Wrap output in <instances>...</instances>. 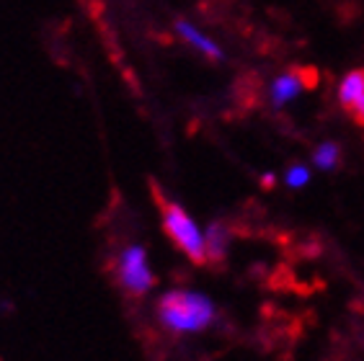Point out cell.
<instances>
[{
  "label": "cell",
  "instance_id": "7",
  "mask_svg": "<svg viewBox=\"0 0 364 361\" xmlns=\"http://www.w3.org/2000/svg\"><path fill=\"white\" fill-rule=\"evenodd\" d=\"M338 163H341V147L336 142H321V145L313 150V166L318 171H336Z\"/></svg>",
  "mask_w": 364,
  "mask_h": 361
},
{
  "label": "cell",
  "instance_id": "3",
  "mask_svg": "<svg viewBox=\"0 0 364 361\" xmlns=\"http://www.w3.org/2000/svg\"><path fill=\"white\" fill-rule=\"evenodd\" d=\"M117 281L129 297H145L155 286V274L147 264V250L142 245H127L117 256Z\"/></svg>",
  "mask_w": 364,
  "mask_h": 361
},
{
  "label": "cell",
  "instance_id": "4",
  "mask_svg": "<svg viewBox=\"0 0 364 361\" xmlns=\"http://www.w3.org/2000/svg\"><path fill=\"white\" fill-rule=\"evenodd\" d=\"M176 31H178V34H181V39H186V44H189V47H194L199 55L210 57V60H215V63H223V60H225V52L218 47V42H212L210 36L202 34L194 23L178 18V21H176Z\"/></svg>",
  "mask_w": 364,
  "mask_h": 361
},
{
  "label": "cell",
  "instance_id": "5",
  "mask_svg": "<svg viewBox=\"0 0 364 361\" xmlns=\"http://www.w3.org/2000/svg\"><path fill=\"white\" fill-rule=\"evenodd\" d=\"M308 88V80L302 77V72H284V75L274 77L272 85H269V96H272V104L279 109V106L289 104L292 98H297L302 90Z\"/></svg>",
  "mask_w": 364,
  "mask_h": 361
},
{
  "label": "cell",
  "instance_id": "9",
  "mask_svg": "<svg viewBox=\"0 0 364 361\" xmlns=\"http://www.w3.org/2000/svg\"><path fill=\"white\" fill-rule=\"evenodd\" d=\"M308 180H310V168L302 166V163H294V166H289L287 173H284V183H287L289 188L308 186Z\"/></svg>",
  "mask_w": 364,
  "mask_h": 361
},
{
  "label": "cell",
  "instance_id": "1",
  "mask_svg": "<svg viewBox=\"0 0 364 361\" xmlns=\"http://www.w3.org/2000/svg\"><path fill=\"white\" fill-rule=\"evenodd\" d=\"M158 318H161L163 328L171 333L189 335L207 330L218 318V310L212 305V299L204 294L173 289L158 299Z\"/></svg>",
  "mask_w": 364,
  "mask_h": 361
},
{
  "label": "cell",
  "instance_id": "2",
  "mask_svg": "<svg viewBox=\"0 0 364 361\" xmlns=\"http://www.w3.org/2000/svg\"><path fill=\"white\" fill-rule=\"evenodd\" d=\"M158 196V207H161V217H163V230L166 235L176 243V248L181 250L183 256L189 258L194 266H204L207 264V248H204V235L202 230L196 227V222L191 220V215L181 204L171 202L166 196Z\"/></svg>",
  "mask_w": 364,
  "mask_h": 361
},
{
  "label": "cell",
  "instance_id": "6",
  "mask_svg": "<svg viewBox=\"0 0 364 361\" xmlns=\"http://www.w3.org/2000/svg\"><path fill=\"white\" fill-rule=\"evenodd\" d=\"M230 245V230L223 222H212L204 232V248H207V261L210 264H223Z\"/></svg>",
  "mask_w": 364,
  "mask_h": 361
},
{
  "label": "cell",
  "instance_id": "8",
  "mask_svg": "<svg viewBox=\"0 0 364 361\" xmlns=\"http://www.w3.org/2000/svg\"><path fill=\"white\" fill-rule=\"evenodd\" d=\"M364 93V70H354L343 77L341 85H338V101H341L343 109H349L351 101Z\"/></svg>",
  "mask_w": 364,
  "mask_h": 361
}]
</instances>
